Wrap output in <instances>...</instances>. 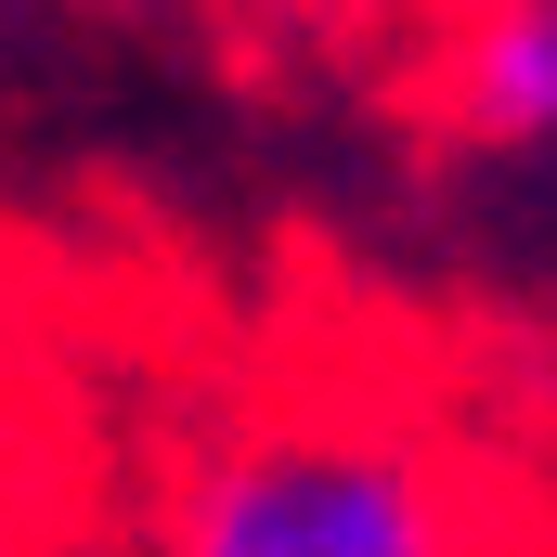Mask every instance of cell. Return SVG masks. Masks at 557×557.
<instances>
[{
	"label": "cell",
	"instance_id": "6da1fadb",
	"mask_svg": "<svg viewBox=\"0 0 557 557\" xmlns=\"http://www.w3.org/2000/svg\"><path fill=\"white\" fill-rule=\"evenodd\" d=\"M156 557H493L467 467L389 403L273 389L182 454Z\"/></svg>",
	"mask_w": 557,
	"mask_h": 557
},
{
	"label": "cell",
	"instance_id": "7a4b0ae2",
	"mask_svg": "<svg viewBox=\"0 0 557 557\" xmlns=\"http://www.w3.org/2000/svg\"><path fill=\"white\" fill-rule=\"evenodd\" d=\"M454 117L480 143H557V0L480 13L454 39Z\"/></svg>",
	"mask_w": 557,
	"mask_h": 557
}]
</instances>
